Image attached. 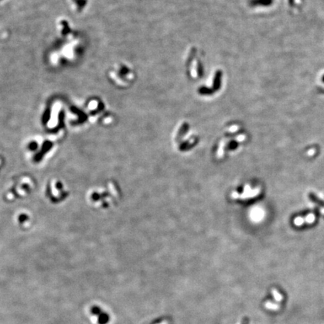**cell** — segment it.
<instances>
[{"label": "cell", "mask_w": 324, "mask_h": 324, "mask_svg": "<svg viewBox=\"0 0 324 324\" xmlns=\"http://www.w3.org/2000/svg\"><path fill=\"white\" fill-rule=\"evenodd\" d=\"M168 323H168V320H164V321L161 322V323H159V324H168Z\"/></svg>", "instance_id": "obj_3"}, {"label": "cell", "mask_w": 324, "mask_h": 324, "mask_svg": "<svg viewBox=\"0 0 324 324\" xmlns=\"http://www.w3.org/2000/svg\"><path fill=\"white\" fill-rule=\"evenodd\" d=\"M314 220H315V216H314V215H313V214L308 215L306 218H305V221H306V223H309V224L313 223L314 221Z\"/></svg>", "instance_id": "obj_1"}, {"label": "cell", "mask_w": 324, "mask_h": 324, "mask_svg": "<svg viewBox=\"0 0 324 324\" xmlns=\"http://www.w3.org/2000/svg\"><path fill=\"white\" fill-rule=\"evenodd\" d=\"M314 152H315L314 149H311V150H310V151L308 152V155H309V156H311V155H313Z\"/></svg>", "instance_id": "obj_2"}]
</instances>
